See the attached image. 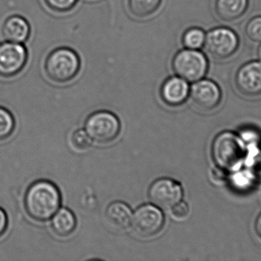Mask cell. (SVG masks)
Masks as SVG:
<instances>
[{
    "label": "cell",
    "mask_w": 261,
    "mask_h": 261,
    "mask_svg": "<svg viewBox=\"0 0 261 261\" xmlns=\"http://www.w3.org/2000/svg\"><path fill=\"white\" fill-rule=\"evenodd\" d=\"M61 204L59 189L48 180L33 182L24 194V209L28 216L36 222H44L51 219L59 210Z\"/></svg>",
    "instance_id": "6da1fadb"
},
{
    "label": "cell",
    "mask_w": 261,
    "mask_h": 261,
    "mask_svg": "<svg viewBox=\"0 0 261 261\" xmlns=\"http://www.w3.org/2000/svg\"><path fill=\"white\" fill-rule=\"evenodd\" d=\"M212 157L224 170H238L245 159V143L232 132L219 133L212 144Z\"/></svg>",
    "instance_id": "7a4b0ae2"
},
{
    "label": "cell",
    "mask_w": 261,
    "mask_h": 261,
    "mask_svg": "<svg viewBox=\"0 0 261 261\" xmlns=\"http://www.w3.org/2000/svg\"><path fill=\"white\" fill-rule=\"evenodd\" d=\"M81 59L76 52L61 47L52 51L46 58L44 70L49 79L64 84L73 80L81 69Z\"/></svg>",
    "instance_id": "3957f363"
},
{
    "label": "cell",
    "mask_w": 261,
    "mask_h": 261,
    "mask_svg": "<svg viewBox=\"0 0 261 261\" xmlns=\"http://www.w3.org/2000/svg\"><path fill=\"white\" fill-rule=\"evenodd\" d=\"M172 67L176 76L180 77L187 82L194 83L205 76L208 63L206 57L202 52L185 49L174 55Z\"/></svg>",
    "instance_id": "277c9868"
},
{
    "label": "cell",
    "mask_w": 261,
    "mask_h": 261,
    "mask_svg": "<svg viewBox=\"0 0 261 261\" xmlns=\"http://www.w3.org/2000/svg\"><path fill=\"white\" fill-rule=\"evenodd\" d=\"M85 130L92 141L107 145L119 136L120 121L114 113L107 110H99L88 116L85 123Z\"/></svg>",
    "instance_id": "5b68a950"
},
{
    "label": "cell",
    "mask_w": 261,
    "mask_h": 261,
    "mask_svg": "<svg viewBox=\"0 0 261 261\" xmlns=\"http://www.w3.org/2000/svg\"><path fill=\"white\" fill-rule=\"evenodd\" d=\"M204 47L213 58L225 59L232 56L239 49V38L232 29L216 28L206 34Z\"/></svg>",
    "instance_id": "8992f818"
},
{
    "label": "cell",
    "mask_w": 261,
    "mask_h": 261,
    "mask_svg": "<svg viewBox=\"0 0 261 261\" xmlns=\"http://www.w3.org/2000/svg\"><path fill=\"white\" fill-rule=\"evenodd\" d=\"M29 52L21 43H0V76L11 78L19 74L27 64Z\"/></svg>",
    "instance_id": "52a82bcc"
},
{
    "label": "cell",
    "mask_w": 261,
    "mask_h": 261,
    "mask_svg": "<svg viewBox=\"0 0 261 261\" xmlns=\"http://www.w3.org/2000/svg\"><path fill=\"white\" fill-rule=\"evenodd\" d=\"M184 190L179 182L169 178L156 179L149 188L148 197L155 206L170 210L182 200Z\"/></svg>",
    "instance_id": "ba28073f"
},
{
    "label": "cell",
    "mask_w": 261,
    "mask_h": 261,
    "mask_svg": "<svg viewBox=\"0 0 261 261\" xmlns=\"http://www.w3.org/2000/svg\"><path fill=\"white\" fill-rule=\"evenodd\" d=\"M164 225V216L158 207L143 205L132 216V226L138 235L150 238L156 235Z\"/></svg>",
    "instance_id": "9c48e42d"
},
{
    "label": "cell",
    "mask_w": 261,
    "mask_h": 261,
    "mask_svg": "<svg viewBox=\"0 0 261 261\" xmlns=\"http://www.w3.org/2000/svg\"><path fill=\"white\" fill-rule=\"evenodd\" d=\"M190 96L196 108L210 111L214 110L220 104L222 91L214 81L202 78L192 85Z\"/></svg>",
    "instance_id": "30bf717a"
},
{
    "label": "cell",
    "mask_w": 261,
    "mask_h": 261,
    "mask_svg": "<svg viewBox=\"0 0 261 261\" xmlns=\"http://www.w3.org/2000/svg\"><path fill=\"white\" fill-rule=\"evenodd\" d=\"M234 82L238 90L247 97L261 95V61L244 64L237 70Z\"/></svg>",
    "instance_id": "8fae6325"
},
{
    "label": "cell",
    "mask_w": 261,
    "mask_h": 261,
    "mask_svg": "<svg viewBox=\"0 0 261 261\" xmlns=\"http://www.w3.org/2000/svg\"><path fill=\"white\" fill-rule=\"evenodd\" d=\"M190 90L187 81L180 77H170L161 86V97L167 105L178 107L187 101L190 96Z\"/></svg>",
    "instance_id": "7c38bea8"
},
{
    "label": "cell",
    "mask_w": 261,
    "mask_h": 261,
    "mask_svg": "<svg viewBox=\"0 0 261 261\" xmlns=\"http://www.w3.org/2000/svg\"><path fill=\"white\" fill-rule=\"evenodd\" d=\"M32 28L29 21L20 15H12L3 21L1 34L5 41L24 44L30 37Z\"/></svg>",
    "instance_id": "4fadbf2b"
},
{
    "label": "cell",
    "mask_w": 261,
    "mask_h": 261,
    "mask_svg": "<svg viewBox=\"0 0 261 261\" xmlns=\"http://www.w3.org/2000/svg\"><path fill=\"white\" fill-rule=\"evenodd\" d=\"M132 210L122 202H114L109 205L106 211V220L113 229L123 231L132 225Z\"/></svg>",
    "instance_id": "5bb4252c"
},
{
    "label": "cell",
    "mask_w": 261,
    "mask_h": 261,
    "mask_svg": "<svg viewBox=\"0 0 261 261\" xmlns=\"http://www.w3.org/2000/svg\"><path fill=\"white\" fill-rule=\"evenodd\" d=\"M248 0H216L215 11L220 19L234 21L246 12Z\"/></svg>",
    "instance_id": "9a60e30c"
},
{
    "label": "cell",
    "mask_w": 261,
    "mask_h": 261,
    "mask_svg": "<svg viewBox=\"0 0 261 261\" xmlns=\"http://www.w3.org/2000/svg\"><path fill=\"white\" fill-rule=\"evenodd\" d=\"M50 226L57 235L61 238L68 237L76 229V218L70 210L66 208H59L51 218Z\"/></svg>",
    "instance_id": "2e32d148"
},
{
    "label": "cell",
    "mask_w": 261,
    "mask_h": 261,
    "mask_svg": "<svg viewBox=\"0 0 261 261\" xmlns=\"http://www.w3.org/2000/svg\"><path fill=\"white\" fill-rule=\"evenodd\" d=\"M162 0H128L130 13L138 18H146L156 12Z\"/></svg>",
    "instance_id": "e0dca14e"
},
{
    "label": "cell",
    "mask_w": 261,
    "mask_h": 261,
    "mask_svg": "<svg viewBox=\"0 0 261 261\" xmlns=\"http://www.w3.org/2000/svg\"><path fill=\"white\" fill-rule=\"evenodd\" d=\"M206 34L199 27L187 29L182 35V41L186 49L198 50L203 47Z\"/></svg>",
    "instance_id": "ac0fdd59"
},
{
    "label": "cell",
    "mask_w": 261,
    "mask_h": 261,
    "mask_svg": "<svg viewBox=\"0 0 261 261\" xmlns=\"http://www.w3.org/2000/svg\"><path fill=\"white\" fill-rule=\"evenodd\" d=\"M15 127L12 113L5 107H0V141L8 139L13 133Z\"/></svg>",
    "instance_id": "d6986e66"
},
{
    "label": "cell",
    "mask_w": 261,
    "mask_h": 261,
    "mask_svg": "<svg viewBox=\"0 0 261 261\" xmlns=\"http://www.w3.org/2000/svg\"><path fill=\"white\" fill-rule=\"evenodd\" d=\"M72 147L78 151H85L91 147V138L87 132L83 130H78L73 132L70 138Z\"/></svg>",
    "instance_id": "ffe728a7"
},
{
    "label": "cell",
    "mask_w": 261,
    "mask_h": 261,
    "mask_svg": "<svg viewBox=\"0 0 261 261\" xmlns=\"http://www.w3.org/2000/svg\"><path fill=\"white\" fill-rule=\"evenodd\" d=\"M245 34L251 41L261 43V15L251 18L245 26Z\"/></svg>",
    "instance_id": "44dd1931"
},
{
    "label": "cell",
    "mask_w": 261,
    "mask_h": 261,
    "mask_svg": "<svg viewBox=\"0 0 261 261\" xmlns=\"http://www.w3.org/2000/svg\"><path fill=\"white\" fill-rule=\"evenodd\" d=\"M51 10L58 12H66L76 6L77 0H44Z\"/></svg>",
    "instance_id": "7402d4cb"
},
{
    "label": "cell",
    "mask_w": 261,
    "mask_h": 261,
    "mask_svg": "<svg viewBox=\"0 0 261 261\" xmlns=\"http://www.w3.org/2000/svg\"><path fill=\"white\" fill-rule=\"evenodd\" d=\"M172 216L176 219H184L188 216L190 208L186 202H179L171 208Z\"/></svg>",
    "instance_id": "603a6c76"
},
{
    "label": "cell",
    "mask_w": 261,
    "mask_h": 261,
    "mask_svg": "<svg viewBox=\"0 0 261 261\" xmlns=\"http://www.w3.org/2000/svg\"><path fill=\"white\" fill-rule=\"evenodd\" d=\"M251 173L256 179L261 180V151L253 158L251 164Z\"/></svg>",
    "instance_id": "cb8c5ba5"
},
{
    "label": "cell",
    "mask_w": 261,
    "mask_h": 261,
    "mask_svg": "<svg viewBox=\"0 0 261 261\" xmlns=\"http://www.w3.org/2000/svg\"><path fill=\"white\" fill-rule=\"evenodd\" d=\"M211 178L213 182H216V183H222L226 179L225 170L218 167L217 168L213 169L211 173Z\"/></svg>",
    "instance_id": "d4e9b609"
},
{
    "label": "cell",
    "mask_w": 261,
    "mask_h": 261,
    "mask_svg": "<svg viewBox=\"0 0 261 261\" xmlns=\"http://www.w3.org/2000/svg\"><path fill=\"white\" fill-rule=\"evenodd\" d=\"M9 224L7 214L3 208L0 207V237L3 235L6 232Z\"/></svg>",
    "instance_id": "484cf974"
},
{
    "label": "cell",
    "mask_w": 261,
    "mask_h": 261,
    "mask_svg": "<svg viewBox=\"0 0 261 261\" xmlns=\"http://www.w3.org/2000/svg\"><path fill=\"white\" fill-rule=\"evenodd\" d=\"M254 230H255L257 237L261 240V213L256 219L255 223H254Z\"/></svg>",
    "instance_id": "4316f807"
},
{
    "label": "cell",
    "mask_w": 261,
    "mask_h": 261,
    "mask_svg": "<svg viewBox=\"0 0 261 261\" xmlns=\"http://www.w3.org/2000/svg\"><path fill=\"white\" fill-rule=\"evenodd\" d=\"M257 55H258L259 59L261 61V43L260 47H259L258 51H257Z\"/></svg>",
    "instance_id": "83f0119b"
}]
</instances>
